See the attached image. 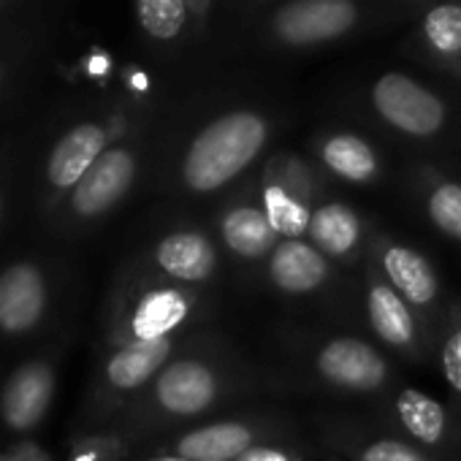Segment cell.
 Masks as SVG:
<instances>
[{
  "label": "cell",
  "mask_w": 461,
  "mask_h": 461,
  "mask_svg": "<svg viewBox=\"0 0 461 461\" xmlns=\"http://www.w3.org/2000/svg\"><path fill=\"white\" fill-rule=\"evenodd\" d=\"M136 174L128 149H106L74 187V209L79 214H101L122 198Z\"/></svg>",
  "instance_id": "10"
},
{
  "label": "cell",
  "mask_w": 461,
  "mask_h": 461,
  "mask_svg": "<svg viewBox=\"0 0 461 461\" xmlns=\"http://www.w3.org/2000/svg\"><path fill=\"white\" fill-rule=\"evenodd\" d=\"M315 369L323 383L345 393H375L388 383L383 353L358 337H334L315 353Z\"/></svg>",
  "instance_id": "2"
},
{
  "label": "cell",
  "mask_w": 461,
  "mask_h": 461,
  "mask_svg": "<svg viewBox=\"0 0 461 461\" xmlns=\"http://www.w3.org/2000/svg\"><path fill=\"white\" fill-rule=\"evenodd\" d=\"M399 426L420 447H445L450 442V415L442 402L418 391L402 388L393 399Z\"/></svg>",
  "instance_id": "15"
},
{
  "label": "cell",
  "mask_w": 461,
  "mask_h": 461,
  "mask_svg": "<svg viewBox=\"0 0 461 461\" xmlns=\"http://www.w3.org/2000/svg\"><path fill=\"white\" fill-rule=\"evenodd\" d=\"M356 23L350 0H296L280 9L275 31L288 44H318L348 33Z\"/></svg>",
  "instance_id": "5"
},
{
  "label": "cell",
  "mask_w": 461,
  "mask_h": 461,
  "mask_svg": "<svg viewBox=\"0 0 461 461\" xmlns=\"http://www.w3.org/2000/svg\"><path fill=\"white\" fill-rule=\"evenodd\" d=\"M222 396V375L201 358H179L155 380V402L176 418L206 412Z\"/></svg>",
  "instance_id": "4"
},
{
  "label": "cell",
  "mask_w": 461,
  "mask_h": 461,
  "mask_svg": "<svg viewBox=\"0 0 461 461\" xmlns=\"http://www.w3.org/2000/svg\"><path fill=\"white\" fill-rule=\"evenodd\" d=\"M158 461H185V458H179V456H163V458H158Z\"/></svg>",
  "instance_id": "30"
},
{
  "label": "cell",
  "mask_w": 461,
  "mask_h": 461,
  "mask_svg": "<svg viewBox=\"0 0 461 461\" xmlns=\"http://www.w3.org/2000/svg\"><path fill=\"white\" fill-rule=\"evenodd\" d=\"M106 68H109V60H106V55H95L93 60H90V74H106Z\"/></svg>",
  "instance_id": "28"
},
{
  "label": "cell",
  "mask_w": 461,
  "mask_h": 461,
  "mask_svg": "<svg viewBox=\"0 0 461 461\" xmlns=\"http://www.w3.org/2000/svg\"><path fill=\"white\" fill-rule=\"evenodd\" d=\"M353 461H434V458L415 442H404L396 437H380V439L364 442L356 450Z\"/></svg>",
  "instance_id": "25"
},
{
  "label": "cell",
  "mask_w": 461,
  "mask_h": 461,
  "mask_svg": "<svg viewBox=\"0 0 461 461\" xmlns=\"http://www.w3.org/2000/svg\"><path fill=\"white\" fill-rule=\"evenodd\" d=\"M377 114L407 136H434L445 122L442 101L404 74H385L372 87Z\"/></svg>",
  "instance_id": "3"
},
{
  "label": "cell",
  "mask_w": 461,
  "mask_h": 461,
  "mask_svg": "<svg viewBox=\"0 0 461 461\" xmlns=\"http://www.w3.org/2000/svg\"><path fill=\"white\" fill-rule=\"evenodd\" d=\"M139 20L155 39H174L185 25V0H139Z\"/></svg>",
  "instance_id": "23"
},
{
  "label": "cell",
  "mask_w": 461,
  "mask_h": 461,
  "mask_svg": "<svg viewBox=\"0 0 461 461\" xmlns=\"http://www.w3.org/2000/svg\"><path fill=\"white\" fill-rule=\"evenodd\" d=\"M364 237L361 217L353 206L342 201H326L312 209L307 240L334 261H348L358 253Z\"/></svg>",
  "instance_id": "13"
},
{
  "label": "cell",
  "mask_w": 461,
  "mask_h": 461,
  "mask_svg": "<svg viewBox=\"0 0 461 461\" xmlns=\"http://www.w3.org/2000/svg\"><path fill=\"white\" fill-rule=\"evenodd\" d=\"M220 242L222 248L242 261L269 258L280 245V237L267 217V212L256 203H237L220 217Z\"/></svg>",
  "instance_id": "12"
},
{
  "label": "cell",
  "mask_w": 461,
  "mask_h": 461,
  "mask_svg": "<svg viewBox=\"0 0 461 461\" xmlns=\"http://www.w3.org/2000/svg\"><path fill=\"white\" fill-rule=\"evenodd\" d=\"M52 399V372L41 364L23 366L6 385L4 415L14 429H31Z\"/></svg>",
  "instance_id": "19"
},
{
  "label": "cell",
  "mask_w": 461,
  "mask_h": 461,
  "mask_svg": "<svg viewBox=\"0 0 461 461\" xmlns=\"http://www.w3.org/2000/svg\"><path fill=\"white\" fill-rule=\"evenodd\" d=\"M442 377L456 399H461V310H450V326L442 339Z\"/></svg>",
  "instance_id": "26"
},
{
  "label": "cell",
  "mask_w": 461,
  "mask_h": 461,
  "mask_svg": "<svg viewBox=\"0 0 461 461\" xmlns=\"http://www.w3.org/2000/svg\"><path fill=\"white\" fill-rule=\"evenodd\" d=\"M426 212L439 234L461 245V182H437L429 190Z\"/></svg>",
  "instance_id": "22"
},
{
  "label": "cell",
  "mask_w": 461,
  "mask_h": 461,
  "mask_svg": "<svg viewBox=\"0 0 461 461\" xmlns=\"http://www.w3.org/2000/svg\"><path fill=\"white\" fill-rule=\"evenodd\" d=\"M106 133L98 125H79L66 133L52 158H50V179L58 187H77L79 179L93 168V163L104 155Z\"/></svg>",
  "instance_id": "18"
},
{
  "label": "cell",
  "mask_w": 461,
  "mask_h": 461,
  "mask_svg": "<svg viewBox=\"0 0 461 461\" xmlns=\"http://www.w3.org/2000/svg\"><path fill=\"white\" fill-rule=\"evenodd\" d=\"M321 158L329 166V171H334L345 182L361 185V182H372L377 176L375 149L353 133H337V136L326 139Z\"/></svg>",
  "instance_id": "21"
},
{
  "label": "cell",
  "mask_w": 461,
  "mask_h": 461,
  "mask_svg": "<svg viewBox=\"0 0 461 461\" xmlns=\"http://www.w3.org/2000/svg\"><path fill=\"white\" fill-rule=\"evenodd\" d=\"M168 356H171V339L131 342L112 356L106 375H109L114 388L131 391V388L144 385L149 377H155V372H163Z\"/></svg>",
  "instance_id": "20"
},
{
  "label": "cell",
  "mask_w": 461,
  "mask_h": 461,
  "mask_svg": "<svg viewBox=\"0 0 461 461\" xmlns=\"http://www.w3.org/2000/svg\"><path fill=\"white\" fill-rule=\"evenodd\" d=\"M44 310V283L33 267H14L0 277V329L25 331Z\"/></svg>",
  "instance_id": "17"
},
{
  "label": "cell",
  "mask_w": 461,
  "mask_h": 461,
  "mask_svg": "<svg viewBox=\"0 0 461 461\" xmlns=\"http://www.w3.org/2000/svg\"><path fill=\"white\" fill-rule=\"evenodd\" d=\"M364 310L372 334L399 350V353H418L420 348V329L412 307L385 283V277L369 275L364 291Z\"/></svg>",
  "instance_id": "6"
},
{
  "label": "cell",
  "mask_w": 461,
  "mask_h": 461,
  "mask_svg": "<svg viewBox=\"0 0 461 461\" xmlns=\"http://www.w3.org/2000/svg\"><path fill=\"white\" fill-rule=\"evenodd\" d=\"M237 461H302L294 450L283 447V445H269V442H258L253 445L248 453H242Z\"/></svg>",
  "instance_id": "27"
},
{
  "label": "cell",
  "mask_w": 461,
  "mask_h": 461,
  "mask_svg": "<svg viewBox=\"0 0 461 461\" xmlns=\"http://www.w3.org/2000/svg\"><path fill=\"white\" fill-rule=\"evenodd\" d=\"M193 299L174 285L147 291L131 318L133 342L141 339H171V334L190 318Z\"/></svg>",
  "instance_id": "14"
},
{
  "label": "cell",
  "mask_w": 461,
  "mask_h": 461,
  "mask_svg": "<svg viewBox=\"0 0 461 461\" xmlns=\"http://www.w3.org/2000/svg\"><path fill=\"white\" fill-rule=\"evenodd\" d=\"M155 264L176 283L198 285L214 277L217 272V248L201 230H176L160 240L155 250Z\"/></svg>",
  "instance_id": "11"
},
{
  "label": "cell",
  "mask_w": 461,
  "mask_h": 461,
  "mask_svg": "<svg viewBox=\"0 0 461 461\" xmlns=\"http://www.w3.org/2000/svg\"><path fill=\"white\" fill-rule=\"evenodd\" d=\"M133 87H139V90H147V77L144 74H133Z\"/></svg>",
  "instance_id": "29"
},
{
  "label": "cell",
  "mask_w": 461,
  "mask_h": 461,
  "mask_svg": "<svg viewBox=\"0 0 461 461\" xmlns=\"http://www.w3.org/2000/svg\"><path fill=\"white\" fill-rule=\"evenodd\" d=\"M426 39L442 55L461 52V6H437L426 17Z\"/></svg>",
  "instance_id": "24"
},
{
  "label": "cell",
  "mask_w": 461,
  "mask_h": 461,
  "mask_svg": "<svg viewBox=\"0 0 461 461\" xmlns=\"http://www.w3.org/2000/svg\"><path fill=\"white\" fill-rule=\"evenodd\" d=\"M258 445V426L250 420H212L182 434L174 456L185 461H237Z\"/></svg>",
  "instance_id": "9"
},
{
  "label": "cell",
  "mask_w": 461,
  "mask_h": 461,
  "mask_svg": "<svg viewBox=\"0 0 461 461\" xmlns=\"http://www.w3.org/2000/svg\"><path fill=\"white\" fill-rule=\"evenodd\" d=\"M267 136L269 125L256 112H230L212 120L185 155V185L193 193H217L261 155Z\"/></svg>",
  "instance_id": "1"
},
{
  "label": "cell",
  "mask_w": 461,
  "mask_h": 461,
  "mask_svg": "<svg viewBox=\"0 0 461 461\" xmlns=\"http://www.w3.org/2000/svg\"><path fill=\"white\" fill-rule=\"evenodd\" d=\"M272 285L285 296H307L321 291L331 277V258H326L310 240H280L267 258Z\"/></svg>",
  "instance_id": "7"
},
{
  "label": "cell",
  "mask_w": 461,
  "mask_h": 461,
  "mask_svg": "<svg viewBox=\"0 0 461 461\" xmlns=\"http://www.w3.org/2000/svg\"><path fill=\"white\" fill-rule=\"evenodd\" d=\"M380 272L385 283L415 310H434L439 299V277L434 267L407 245H385L380 253Z\"/></svg>",
  "instance_id": "8"
},
{
  "label": "cell",
  "mask_w": 461,
  "mask_h": 461,
  "mask_svg": "<svg viewBox=\"0 0 461 461\" xmlns=\"http://www.w3.org/2000/svg\"><path fill=\"white\" fill-rule=\"evenodd\" d=\"M261 209L267 212L275 234L280 240H302L307 237L310 217H312V203L310 193L304 185H299L294 176H272L264 185L261 193Z\"/></svg>",
  "instance_id": "16"
}]
</instances>
